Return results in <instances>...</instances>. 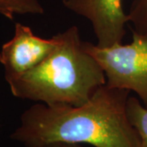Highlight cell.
<instances>
[{
  "mask_svg": "<svg viewBox=\"0 0 147 147\" xmlns=\"http://www.w3.org/2000/svg\"><path fill=\"white\" fill-rule=\"evenodd\" d=\"M129 92L105 84L79 106L36 103L22 113L11 139L23 147H48L55 143L139 147L138 135L127 115Z\"/></svg>",
  "mask_w": 147,
  "mask_h": 147,
  "instance_id": "cell-1",
  "label": "cell"
},
{
  "mask_svg": "<svg viewBox=\"0 0 147 147\" xmlns=\"http://www.w3.org/2000/svg\"><path fill=\"white\" fill-rule=\"evenodd\" d=\"M55 37L57 46L41 63L7 83L11 92L47 105H84L106 84L104 70L84 49L76 26Z\"/></svg>",
  "mask_w": 147,
  "mask_h": 147,
  "instance_id": "cell-2",
  "label": "cell"
},
{
  "mask_svg": "<svg viewBox=\"0 0 147 147\" xmlns=\"http://www.w3.org/2000/svg\"><path fill=\"white\" fill-rule=\"evenodd\" d=\"M84 47L100 64L109 87L135 92L147 107V35L132 30L129 44L102 48L84 41Z\"/></svg>",
  "mask_w": 147,
  "mask_h": 147,
  "instance_id": "cell-3",
  "label": "cell"
},
{
  "mask_svg": "<svg viewBox=\"0 0 147 147\" xmlns=\"http://www.w3.org/2000/svg\"><path fill=\"white\" fill-rule=\"evenodd\" d=\"M57 43L55 35L42 38L35 35L30 27L16 23L13 36L0 50V63L4 69L6 82L36 67L53 52Z\"/></svg>",
  "mask_w": 147,
  "mask_h": 147,
  "instance_id": "cell-4",
  "label": "cell"
},
{
  "mask_svg": "<svg viewBox=\"0 0 147 147\" xmlns=\"http://www.w3.org/2000/svg\"><path fill=\"white\" fill-rule=\"evenodd\" d=\"M123 0H62L64 7L89 21L99 47L122 43L126 35L128 15Z\"/></svg>",
  "mask_w": 147,
  "mask_h": 147,
  "instance_id": "cell-5",
  "label": "cell"
},
{
  "mask_svg": "<svg viewBox=\"0 0 147 147\" xmlns=\"http://www.w3.org/2000/svg\"><path fill=\"white\" fill-rule=\"evenodd\" d=\"M126 111L129 123L139 137V147H147V107L136 96H129Z\"/></svg>",
  "mask_w": 147,
  "mask_h": 147,
  "instance_id": "cell-6",
  "label": "cell"
},
{
  "mask_svg": "<svg viewBox=\"0 0 147 147\" xmlns=\"http://www.w3.org/2000/svg\"><path fill=\"white\" fill-rule=\"evenodd\" d=\"M40 0H0V14L12 20L16 15H42Z\"/></svg>",
  "mask_w": 147,
  "mask_h": 147,
  "instance_id": "cell-7",
  "label": "cell"
},
{
  "mask_svg": "<svg viewBox=\"0 0 147 147\" xmlns=\"http://www.w3.org/2000/svg\"><path fill=\"white\" fill-rule=\"evenodd\" d=\"M127 15L132 30L147 35V0H132Z\"/></svg>",
  "mask_w": 147,
  "mask_h": 147,
  "instance_id": "cell-8",
  "label": "cell"
},
{
  "mask_svg": "<svg viewBox=\"0 0 147 147\" xmlns=\"http://www.w3.org/2000/svg\"><path fill=\"white\" fill-rule=\"evenodd\" d=\"M48 147H82L79 144H66V143H55Z\"/></svg>",
  "mask_w": 147,
  "mask_h": 147,
  "instance_id": "cell-9",
  "label": "cell"
}]
</instances>
